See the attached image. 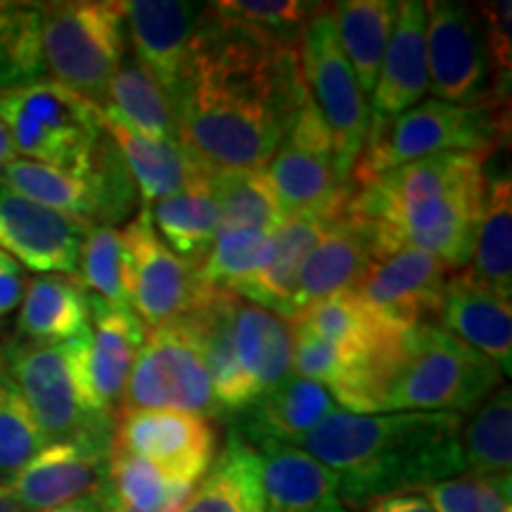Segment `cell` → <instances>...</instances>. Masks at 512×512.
<instances>
[{
	"label": "cell",
	"instance_id": "48",
	"mask_svg": "<svg viewBox=\"0 0 512 512\" xmlns=\"http://www.w3.org/2000/svg\"><path fill=\"white\" fill-rule=\"evenodd\" d=\"M17 157L19 155H17L15 145H12V138H10L8 128L0 124V171H3L8 164L15 162Z\"/></svg>",
	"mask_w": 512,
	"mask_h": 512
},
{
	"label": "cell",
	"instance_id": "6",
	"mask_svg": "<svg viewBox=\"0 0 512 512\" xmlns=\"http://www.w3.org/2000/svg\"><path fill=\"white\" fill-rule=\"evenodd\" d=\"M508 133L510 105L467 107L422 100L368 133L351 171V185L441 152H496L508 143Z\"/></svg>",
	"mask_w": 512,
	"mask_h": 512
},
{
	"label": "cell",
	"instance_id": "8",
	"mask_svg": "<svg viewBox=\"0 0 512 512\" xmlns=\"http://www.w3.org/2000/svg\"><path fill=\"white\" fill-rule=\"evenodd\" d=\"M0 124L22 159L72 171L91 169L105 138L100 107L48 79L0 93Z\"/></svg>",
	"mask_w": 512,
	"mask_h": 512
},
{
	"label": "cell",
	"instance_id": "41",
	"mask_svg": "<svg viewBox=\"0 0 512 512\" xmlns=\"http://www.w3.org/2000/svg\"><path fill=\"white\" fill-rule=\"evenodd\" d=\"M510 477H451L430 484L418 494L427 498L434 512H512Z\"/></svg>",
	"mask_w": 512,
	"mask_h": 512
},
{
	"label": "cell",
	"instance_id": "24",
	"mask_svg": "<svg viewBox=\"0 0 512 512\" xmlns=\"http://www.w3.org/2000/svg\"><path fill=\"white\" fill-rule=\"evenodd\" d=\"M91 299V328H88V377L95 399L105 411L117 415L121 394L147 328L131 309L112 306L102 299Z\"/></svg>",
	"mask_w": 512,
	"mask_h": 512
},
{
	"label": "cell",
	"instance_id": "7",
	"mask_svg": "<svg viewBox=\"0 0 512 512\" xmlns=\"http://www.w3.org/2000/svg\"><path fill=\"white\" fill-rule=\"evenodd\" d=\"M41 50L50 81L102 107L107 86L128 55L124 5L110 0L43 3Z\"/></svg>",
	"mask_w": 512,
	"mask_h": 512
},
{
	"label": "cell",
	"instance_id": "51",
	"mask_svg": "<svg viewBox=\"0 0 512 512\" xmlns=\"http://www.w3.org/2000/svg\"><path fill=\"white\" fill-rule=\"evenodd\" d=\"M8 5H10V3H5V0H0V10H5V8H8Z\"/></svg>",
	"mask_w": 512,
	"mask_h": 512
},
{
	"label": "cell",
	"instance_id": "42",
	"mask_svg": "<svg viewBox=\"0 0 512 512\" xmlns=\"http://www.w3.org/2000/svg\"><path fill=\"white\" fill-rule=\"evenodd\" d=\"M316 8L318 3H304V0H219V3H209V10H214L216 15L280 38H290V41L302 38L304 24L309 22Z\"/></svg>",
	"mask_w": 512,
	"mask_h": 512
},
{
	"label": "cell",
	"instance_id": "9",
	"mask_svg": "<svg viewBox=\"0 0 512 512\" xmlns=\"http://www.w3.org/2000/svg\"><path fill=\"white\" fill-rule=\"evenodd\" d=\"M136 408L223 418L207 363L183 316L166 320L145 335L119 401V411Z\"/></svg>",
	"mask_w": 512,
	"mask_h": 512
},
{
	"label": "cell",
	"instance_id": "37",
	"mask_svg": "<svg viewBox=\"0 0 512 512\" xmlns=\"http://www.w3.org/2000/svg\"><path fill=\"white\" fill-rule=\"evenodd\" d=\"M79 283L102 302L131 309V264L119 228L93 226L88 230L81 249Z\"/></svg>",
	"mask_w": 512,
	"mask_h": 512
},
{
	"label": "cell",
	"instance_id": "5",
	"mask_svg": "<svg viewBox=\"0 0 512 512\" xmlns=\"http://www.w3.org/2000/svg\"><path fill=\"white\" fill-rule=\"evenodd\" d=\"M46 444L81 437H114L117 415L100 406L88 377V330L62 344H34L12 335L0 347Z\"/></svg>",
	"mask_w": 512,
	"mask_h": 512
},
{
	"label": "cell",
	"instance_id": "33",
	"mask_svg": "<svg viewBox=\"0 0 512 512\" xmlns=\"http://www.w3.org/2000/svg\"><path fill=\"white\" fill-rule=\"evenodd\" d=\"M209 192L219 207V230L249 228L275 233L287 219L266 166H256V169L214 166L209 178Z\"/></svg>",
	"mask_w": 512,
	"mask_h": 512
},
{
	"label": "cell",
	"instance_id": "3",
	"mask_svg": "<svg viewBox=\"0 0 512 512\" xmlns=\"http://www.w3.org/2000/svg\"><path fill=\"white\" fill-rule=\"evenodd\" d=\"M458 413L337 411L294 441L337 477L342 503L363 510L377 498L418 494L463 475Z\"/></svg>",
	"mask_w": 512,
	"mask_h": 512
},
{
	"label": "cell",
	"instance_id": "28",
	"mask_svg": "<svg viewBox=\"0 0 512 512\" xmlns=\"http://www.w3.org/2000/svg\"><path fill=\"white\" fill-rule=\"evenodd\" d=\"M91 328V299L79 278L38 275L19 304L15 337L34 344H62Z\"/></svg>",
	"mask_w": 512,
	"mask_h": 512
},
{
	"label": "cell",
	"instance_id": "10",
	"mask_svg": "<svg viewBox=\"0 0 512 512\" xmlns=\"http://www.w3.org/2000/svg\"><path fill=\"white\" fill-rule=\"evenodd\" d=\"M299 53L311 100L335 145L337 174L351 185V171L368 138L370 105L339 46L332 5L318 3L313 10L299 38Z\"/></svg>",
	"mask_w": 512,
	"mask_h": 512
},
{
	"label": "cell",
	"instance_id": "11",
	"mask_svg": "<svg viewBox=\"0 0 512 512\" xmlns=\"http://www.w3.org/2000/svg\"><path fill=\"white\" fill-rule=\"evenodd\" d=\"M266 171L287 216H339L354 188L337 174L335 145L313 100L294 114Z\"/></svg>",
	"mask_w": 512,
	"mask_h": 512
},
{
	"label": "cell",
	"instance_id": "27",
	"mask_svg": "<svg viewBox=\"0 0 512 512\" xmlns=\"http://www.w3.org/2000/svg\"><path fill=\"white\" fill-rule=\"evenodd\" d=\"M335 219L337 216L323 214L287 216L283 226L273 233L266 264L245 285H240L235 294L247 299V302L278 313V316H290V299L294 287H297L304 259L318 245V240L323 238V233Z\"/></svg>",
	"mask_w": 512,
	"mask_h": 512
},
{
	"label": "cell",
	"instance_id": "13",
	"mask_svg": "<svg viewBox=\"0 0 512 512\" xmlns=\"http://www.w3.org/2000/svg\"><path fill=\"white\" fill-rule=\"evenodd\" d=\"M114 446L157 465L171 479L195 486L219 453L214 420L183 411H119Z\"/></svg>",
	"mask_w": 512,
	"mask_h": 512
},
{
	"label": "cell",
	"instance_id": "17",
	"mask_svg": "<svg viewBox=\"0 0 512 512\" xmlns=\"http://www.w3.org/2000/svg\"><path fill=\"white\" fill-rule=\"evenodd\" d=\"M88 230L86 223L0 188V249L22 268L79 278Z\"/></svg>",
	"mask_w": 512,
	"mask_h": 512
},
{
	"label": "cell",
	"instance_id": "25",
	"mask_svg": "<svg viewBox=\"0 0 512 512\" xmlns=\"http://www.w3.org/2000/svg\"><path fill=\"white\" fill-rule=\"evenodd\" d=\"M230 330H233L235 361L256 403L292 375V323L264 306L235 297Z\"/></svg>",
	"mask_w": 512,
	"mask_h": 512
},
{
	"label": "cell",
	"instance_id": "18",
	"mask_svg": "<svg viewBox=\"0 0 512 512\" xmlns=\"http://www.w3.org/2000/svg\"><path fill=\"white\" fill-rule=\"evenodd\" d=\"M121 5L133 57L174 107L204 5L183 0H128Z\"/></svg>",
	"mask_w": 512,
	"mask_h": 512
},
{
	"label": "cell",
	"instance_id": "26",
	"mask_svg": "<svg viewBox=\"0 0 512 512\" xmlns=\"http://www.w3.org/2000/svg\"><path fill=\"white\" fill-rule=\"evenodd\" d=\"M335 411L337 401L330 389L306 377L290 375L247 408L238 434L252 446L266 441L294 444Z\"/></svg>",
	"mask_w": 512,
	"mask_h": 512
},
{
	"label": "cell",
	"instance_id": "30",
	"mask_svg": "<svg viewBox=\"0 0 512 512\" xmlns=\"http://www.w3.org/2000/svg\"><path fill=\"white\" fill-rule=\"evenodd\" d=\"M399 3L392 0H344L332 3L337 38L351 72L366 98L375 91L389 38H392Z\"/></svg>",
	"mask_w": 512,
	"mask_h": 512
},
{
	"label": "cell",
	"instance_id": "49",
	"mask_svg": "<svg viewBox=\"0 0 512 512\" xmlns=\"http://www.w3.org/2000/svg\"><path fill=\"white\" fill-rule=\"evenodd\" d=\"M0 512H24L22 505L17 503V498L12 496L8 484H5V479L0 482Z\"/></svg>",
	"mask_w": 512,
	"mask_h": 512
},
{
	"label": "cell",
	"instance_id": "20",
	"mask_svg": "<svg viewBox=\"0 0 512 512\" xmlns=\"http://www.w3.org/2000/svg\"><path fill=\"white\" fill-rule=\"evenodd\" d=\"M437 325L489 358L510 377L512 370V306L510 297L479 283L467 271L451 273Z\"/></svg>",
	"mask_w": 512,
	"mask_h": 512
},
{
	"label": "cell",
	"instance_id": "2",
	"mask_svg": "<svg viewBox=\"0 0 512 512\" xmlns=\"http://www.w3.org/2000/svg\"><path fill=\"white\" fill-rule=\"evenodd\" d=\"M491 152H441L351 188L344 211L361 223L377 256L420 249L451 273L470 266L486 197Z\"/></svg>",
	"mask_w": 512,
	"mask_h": 512
},
{
	"label": "cell",
	"instance_id": "19",
	"mask_svg": "<svg viewBox=\"0 0 512 512\" xmlns=\"http://www.w3.org/2000/svg\"><path fill=\"white\" fill-rule=\"evenodd\" d=\"M427 5L422 0H403L396 10V22L380 74H377L370 110V131L399 117L425 100L430 93L427 76Z\"/></svg>",
	"mask_w": 512,
	"mask_h": 512
},
{
	"label": "cell",
	"instance_id": "1",
	"mask_svg": "<svg viewBox=\"0 0 512 512\" xmlns=\"http://www.w3.org/2000/svg\"><path fill=\"white\" fill-rule=\"evenodd\" d=\"M309 100L299 41L204 5L171 107L176 136L188 150L221 169L268 166Z\"/></svg>",
	"mask_w": 512,
	"mask_h": 512
},
{
	"label": "cell",
	"instance_id": "45",
	"mask_svg": "<svg viewBox=\"0 0 512 512\" xmlns=\"http://www.w3.org/2000/svg\"><path fill=\"white\" fill-rule=\"evenodd\" d=\"M27 285L29 280L24 275V268L0 249V318L10 316L12 311L19 309Z\"/></svg>",
	"mask_w": 512,
	"mask_h": 512
},
{
	"label": "cell",
	"instance_id": "35",
	"mask_svg": "<svg viewBox=\"0 0 512 512\" xmlns=\"http://www.w3.org/2000/svg\"><path fill=\"white\" fill-rule=\"evenodd\" d=\"M479 283L512 294V183L510 171L486 183L482 219L475 235V252L465 268Z\"/></svg>",
	"mask_w": 512,
	"mask_h": 512
},
{
	"label": "cell",
	"instance_id": "4",
	"mask_svg": "<svg viewBox=\"0 0 512 512\" xmlns=\"http://www.w3.org/2000/svg\"><path fill=\"white\" fill-rule=\"evenodd\" d=\"M503 387V373L437 323L403 332L375 380V413H458Z\"/></svg>",
	"mask_w": 512,
	"mask_h": 512
},
{
	"label": "cell",
	"instance_id": "47",
	"mask_svg": "<svg viewBox=\"0 0 512 512\" xmlns=\"http://www.w3.org/2000/svg\"><path fill=\"white\" fill-rule=\"evenodd\" d=\"M105 491H102V494H98V496L81 498V501L60 505V508H53V510H46V512H107L105 510Z\"/></svg>",
	"mask_w": 512,
	"mask_h": 512
},
{
	"label": "cell",
	"instance_id": "46",
	"mask_svg": "<svg viewBox=\"0 0 512 512\" xmlns=\"http://www.w3.org/2000/svg\"><path fill=\"white\" fill-rule=\"evenodd\" d=\"M361 512H434L422 494H396L377 498Z\"/></svg>",
	"mask_w": 512,
	"mask_h": 512
},
{
	"label": "cell",
	"instance_id": "12",
	"mask_svg": "<svg viewBox=\"0 0 512 512\" xmlns=\"http://www.w3.org/2000/svg\"><path fill=\"white\" fill-rule=\"evenodd\" d=\"M427 5V76L434 100L451 105H510L494 93L484 31L475 5L430 0Z\"/></svg>",
	"mask_w": 512,
	"mask_h": 512
},
{
	"label": "cell",
	"instance_id": "23",
	"mask_svg": "<svg viewBox=\"0 0 512 512\" xmlns=\"http://www.w3.org/2000/svg\"><path fill=\"white\" fill-rule=\"evenodd\" d=\"M261 456L266 512H351L342 503L337 477L292 444L254 446Z\"/></svg>",
	"mask_w": 512,
	"mask_h": 512
},
{
	"label": "cell",
	"instance_id": "15",
	"mask_svg": "<svg viewBox=\"0 0 512 512\" xmlns=\"http://www.w3.org/2000/svg\"><path fill=\"white\" fill-rule=\"evenodd\" d=\"M451 278L446 264L420 249L377 256L354 294L392 328L411 330L437 323L444 287Z\"/></svg>",
	"mask_w": 512,
	"mask_h": 512
},
{
	"label": "cell",
	"instance_id": "44",
	"mask_svg": "<svg viewBox=\"0 0 512 512\" xmlns=\"http://www.w3.org/2000/svg\"><path fill=\"white\" fill-rule=\"evenodd\" d=\"M510 0L494 3H477L475 12L482 22L486 55H489L491 76H494V93L501 102H510L512 83V24Z\"/></svg>",
	"mask_w": 512,
	"mask_h": 512
},
{
	"label": "cell",
	"instance_id": "32",
	"mask_svg": "<svg viewBox=\"0 0 512 512\" xmlns=\"http://www.w3.org/2000/svg\"><path fill=\"white\" fill-rule=\"evenodd\" d=\"M100 112L143 138L178 140L169 100L140 67L131 50L114 72Z\"/></svg>",
	"mask_w": 512,
	"mask_h": 512
},
{
	"label": "cell",
	"instance_id": "16",
	"mask_svg": "<svg viewBox=\"0 0 512 512\" xmlns=\"http://www.w3.org/2000/svg\"><path fill=\"white\" fill-rule=\"evenodd\" d=\"M131 264V309L150 328L188 311L200 290L197 268L185 264L159 238L145 207L121 230Z\"/></svg>",
	"mask_w": 512,
	"mask_h": 512
},
{
	"label": "cell",
	"instance_id": "14",
	"mask_svg": "<svg viewBox=\"0 0 512 512\" xmlns=\"http://www.w3.org/2000/svg\"><path fill=\"white\" fill-rule=\"evenodd\" d=\"M114 437H81L46 444L5 479L24 512H46L98 496L110 486Z\"/></svg>",
	"mask_w": 512,
	"mask_h": 512
},
{
	"label": "cell",
	"instance_id": "38",
	"mask_svg": "<svg viewBox=\"0 0 512 512\" xmlns=\"http://www.w3.org/2000/svg\"><path fill=\"white\" fill-rule=\"evenodd\" d=\"M195 486L171 479L157 465L112 446L110 491L117 501L140 512L183 508Z\"/></svg>",
	"mask_w": 512,
	"mask_h": 512
},
{
	"label": "cell",
	"instance_id": "29",
	"mask_svg": "<svg viewBox=\"0 0 512 512\" xmlns=\"http://www.w3.org/2000/svg\"><path fill=\"white\" fill-rule=\"evenodd\" d=\"M181 512H266L261 456L238 430L228 434L223 451L216 453Z\"/></svg>",
	"mask_w": 512,
	"mask_h": 512
},
{
	"label": "cell",
	"instance_id": "36",
	"mask_svg": "<svg viewBox=\"0 0 512 512\" xmlns=\"http://www.w3.org/2000/svg\"><path fill=\"white\" fill-rule=\"evenodd\" d=\"M43 79L41 5L10 3L0 10V93Z\"/></svg>",
	"mask_w": 512,
	"mask_h": 512
},
{
	"label": "cell",
	"instance_id": "21",
	"mask_svg": "<svg viewBox=\"0 0 512 512\" xmlns=\"http://www.w3.org/2000/svg\"><path fill=\"white\" fill-rule=\"evenodd\" d=\"M102 126L117 145L145 207L178 192L209 188L214 166L188 150L181 140H150L102 114Z\"/></svg>",
	"mask_w": 512,
	"mask_h": 512
},
{
	"label": "cell",
	"instance_id": "22",
	"mask_svg": "<svg viewBox=\"0 0 512 512\" xmlns=\"http://www.w3.org/2000/svg\"><path fill=\"white\" fill-rule=\"evenodd\" d=\"M375 259V245L366 228L342 211L304 259L287 320L320 299L337 292H354Z\"/></svg>",
	"mask_w": 512,
	"mask_h": 512
},
{
	"label": "cell",
	"instance_id": "39",
	"mask_svg": "<svg viewBox=\"0 0 512 512\" xmlns=\"http://www.w3.org/2000/svg\"><path fill=\"white\" fill-rule=\"evenodd\" d=\"M273 233L264 230H219L209 254L197 268V280L207 287L235 292L266 264Z\"/></svg>",
	"mask_w": 512,
	"mask_h": 512
},
{
	"label": "cell",
	"instance_id": "43",
	"mask_svg": "<svg viewBox=\"0 0 512 512\" xmlns=\"http://www.w3.org/2000/svg\"><path fill=\"white\" fill-rule=\"evenodd\" d=\"M292 332L294 375L323 384L325 389H330L332 399L337 403L342 401V396L347 394L351 382V370L347 363L342 361V356H339L328 342H323V339L313 335L311 330L302 328V325L292 323Z\"/></svg>",
	"mask_w": 512,
	"mask_h": 512
},
{
	"label": "cell",
	"instance_id": "31",
	"mask_svg": "<svg viewBox=\"0 0 512 512\" xmlns=\"http://www.w3.org/2000/svg\"><path fill=\"white\" fill-rule=\"evenodd\" d=\"M463 475L510 477L512 470V396L501 387L460 420L458 432Z\"/></svg>",
	"mask_w": 512,
	"mask_h": 512
},
{
	"label": "cell",
	"instance_id": "34",
	"mask_svg": "<svg viewBox=\"0 0 512 512\" xmlns=\"http://www.w3.org/2000/svg\"><path fill=\"white\" fill-rule=\"evenodd\" d=\"M150 219L164 245L192 268H200L221 228L219 207L209 188L185 190L152 204Z\"/></svg>",
	"mask_w": 512,
	"mask_h": 512
},
{
	"label": "cell",
	"instance_id": "40",
	"mask_svg": "<svg viewBox=\"0 0 512 512\" xmlns=\"http://www.w3.org/2000/svg\"><path fill=\"white\" fill-rule=\"evenodd\" d=\"M46 446L34 415L12 377L0 366V475L22 470Z\"/></svg>",
	"mask_w": 512,
	"mask_h": 512
},
{
	"label": "cell",
	"instance_id": "50",
	"mask_svg": "<svg viewBox=\"0 0 512 512\" xmlns=\"http://www.w3.org/2000/svg\"><path fill=\"white\" fill-rule=\"evenodd\" d=\"M105 510H107V512H140V510L128 508L126 503L117 501V498L112 496L110 486H107V491H105ZM159 512H181V508H169V510H159Z\"/></svg>",
	"mask_w": 512,
	"mask_h": 512
}]
</instances>
